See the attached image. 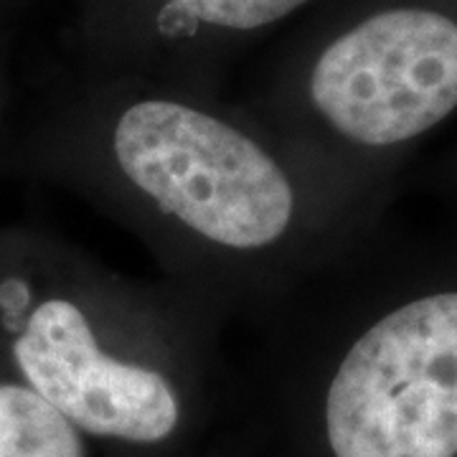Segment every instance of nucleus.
I'll list each match as a JSON object with an SVG mask.
<instances>
[{
  "mask_svg": "<svg viewBox=\"0 0 457 457\" xmlns=\"http://www.w3.org/2000/svg\"><path fill=\"white\" fill-rule=\"evenodd\" d=\"M54 135L62 179L224 328L272 303L369 219L227 95L82 64Z\"/></svg>",
  "mask_w": 457,
  "mask_h": 457,
  "instance_id": "obj_1",
  "label": "nucleus"
},
{
  "mask_svg": "<svg viewBox=\"0 0 457 457\" xmlns=\"http://www.w3.org/2000/svg\"><path fill=\"white\" fill-rule=\"evenodd\" d=\"M0 279L18 378L107 457H206L231 384L227 328L176 285L56 245Z\"/></svg>",
  "mask_w": 457,
  "mask_h": 457,
  "instance_id": "obj_2",
  "label": "nucleus"
},
{
  "mask_svg": "<svg viewBox=\"0 0 457 457\" xmlns=\"http://www.w3.org/2000/svg\"><path fill=\"white\" fill-rule=\"evenodd\" d=\"M227 97L366 212V173L457 112V0H320Z\"/></svg>",
  "mask_w": 457,
  "mask_h": 457,
  "instance_id": "obj_3",
  "label": "nucleus"
},
{
  "mask_svg": "<svg viewBox=\"0 0 457 457\" xmlns=\"http://www.w3.org/2000/svg\"><path fill=\"white\" fill-rule=\"evenodd\" d=\"M320 0H99L77 16L84 66L227 95L228 79Z\"/></svg>",
  "mask_w": 457,
  "mask_h": 457,
  "instance_id": "obj_4",
  "label": "nucleus"
},
{
  "mask_svg": "<svg viewBox=\"0 0 457 457\" xmlns=\"http://www.w3.org/2000/svg\"><path fill=\"white\" fill-rule=\"evenodd\" d=\"M0 457H95V450L16 376L0 381Z\"/></svg>",
  "mask_w": 457,
  "mask_h": 457,
  "instance_id": "obj_5",
  "label": "nucleus"
},
{
  "mask_svg": "<svg viewBox=\"0 0 457 457\" xmlns=\"http://www.w3.org/2000/svg\"><path fill=\"white\" fill-rule=\"evenodd\" d=\"M99 0H74V5H77V16H82V13H87L89 8H95Z\"/></svg>",
  "mask_w": 457,
  "mask_h": 457,
  "instance_id": "obj_6",
  "label": "nucleus"
}]
</instances>
